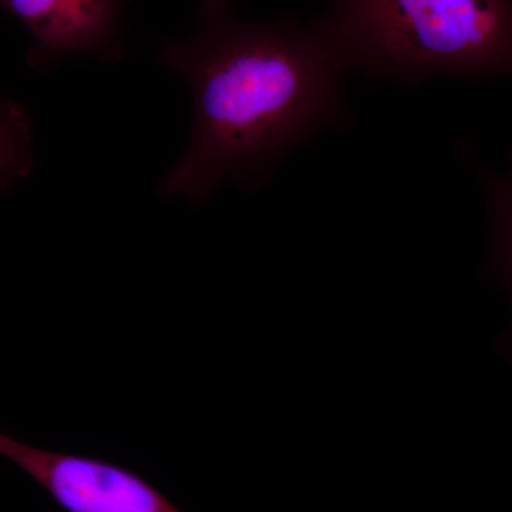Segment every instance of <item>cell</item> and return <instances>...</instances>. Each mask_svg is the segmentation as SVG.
Instances as JSON below:
<instances>
[{
	"mask_svg": "<svg viewBox=\"0 0 512 512\" xmlns=\"http://www.w3.org/2000/svg\"><path fill=\"white\" fill-rule=\"evenodd\" d=\"M158 63L190 87V141L158 194L200 205L228 183L262 187L276 165L348 123L345 70L318 22L252 23L231 0H200L198 29Z\"/></svg>",
	"mask_w": 512,
	"mask_h": 512,
	"instance_id": "cell-1",
	"label": "cell"
},
{
	"mask_svg": "<svg viewBox=\"0 0 512 512\" xmlns=\"http://www.w3.org/2000/svg\"><path fill=\"white\" fill-rule=\"evenodd\" d=\"M490 220V261L512 295V151L504 173H491L474 161Z\"/></svg>",
	"mask_w": 512,
	"mask_h": 512,
	"instance_id": "cell-5",
	"label": "cell"
},
{
	"mask_svg": "<svg viewBox=\"0 0 512 512\" xmlns=\"http://www.w3.org/2000/svg\"><path fill=\"white\" fill-rule=\"evenodd\" d=\"M130 0H0L33 36L28 63L46 70L87 53L103 63L123 57L124 9Z\"/></svg>",
	"mask_w": 512,
	"mask_h": 512,
	"instance_id": "cell-4",
	"label": "cell"
},
{
	"mask_svg": "<svg viewBox=\"0 0 512 512\" xmlns=\"http://www.w3.org/2000/svg\"><path fill=\"white\" fill-rule=\"evenodd\" d=\"M0 456L28 473L66 512H181L143 477L100 458L39 450L3 433Z\"/></svg>",
	"mask_w": 512,
	"mask_h": 512,
	"instance_id": "cell-3",
	"label": "cell"
},
{
	"mask_svg": "<svg viewBox=\"0 0 512 512\" xmlns=\"http://www.w3.org/2000/svg\"><path fill=\"white\" fill-rule=\"evenodd\" d=\"M318 25L346 73L512 77V0H330Z\"/></svg>",
	"mask_w": 512,
	"mask_h": 512,
	"instance_id": "cell-2",
	"label": "cell"
},
{
	"mask_svg": "<svg viewBox=\"0 0 512 512\" xmlns=\"http://www.w3.org/2000/svg\"><path fill=\"white\" fill-rule=\"evenodd\" d=\"M35 168L28 111L0 97V192H9Z\"/></svg>",
	"mask_w": 512,
	"mask_h": 512,
	"instance_id": "cell-6",
	"label": "cell"
}]
</instances>
